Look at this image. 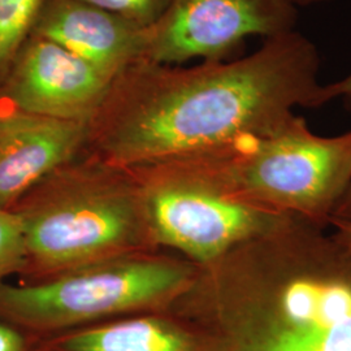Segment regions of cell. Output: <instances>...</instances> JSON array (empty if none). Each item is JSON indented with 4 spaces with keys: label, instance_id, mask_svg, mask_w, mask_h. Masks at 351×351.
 I'll return each instance as SVG.
<instances>
[{
    "label": "cell",
    "instance_id": "6da1fadb",
    "mask_svg": "<svg viewBox=\"0 0 351 351\" xmlns=\"http://www.w3.org/2000/svg\"><path fill=\"white\" fill-rule=\"evenodd\" d=\"M319 53L298 32L234 62L191 68L138 60L113 80L85 152L119 168L226 150L316 107Z\"/></svg>",
    "mask_w": 351,
    "mask_h": 351
},
{
    "label": "cell",
    "instance_id": "7a4b0ae2",
    "mask_svg": "<svg viewBox=\"0 0 351 351\" xmlns=\"http://www.w3.org/2000/svg\"><path fill=\"white\" fill-rule=\"evenodd\" d=\"M175 308L219 351H351V252L288 217L199 267Z\"/></svg>",
    "mask_w": 351,
    "mask_h": 351
},
{
    "label": "cell",
    "instance_id": "3957f363",
    "mask_svg": "<svg viewBox=\"0 0 351 351\" xmlns=\"http://www.w3.org/2000/svg\"><path fill=\"white\" fill-rule=\"evenodd\" d=\"M12 210L24 230L25 274L36 280L132 252L159 250L134 176L85 151L47 176Z\"/></svg>",
    "mask_w": 351,
    "mask_h": 351
},
{
    "label": "cell",
    "instance_id": "277c9868",
    "mask_svg": "<svg viewBox=\"0 0 351 351\" xmlns=\"http://www.w3.org/2000/svg\"><path fill=\"white\" fill-rule=\"evenodd\" d=\"M138 184L151 239L203 267L290 216L245 201L226 177L221 150L129 169Z\"/></svg>",
    "mask_w": 351,
    "mask_h": 351
},
{
    "label": "cell",
    "instance_id": "5b68a950",
    "mask_svg": "<svg viewBox=\"0 0 351 351\" xmlns=\"http://www.w3.org/2000/svg\"><path fill=\"white\" fill-rule=\"evenodd\" d=\"M199 267L158 250L138 251L36 280L0 285V315L39 329L81 326L106 317L172 308Z\"/></svg>",
    "mask_w": 351,
    "mask_h": 351
},
{
    "label": "cell",
    "instance_id": "8992f818",
    "mask_svg": "<svg viewBox=\"0 0 351 351\" xmlns=\"http://www.w3.org/2000/svg\"><path fill=\"white\" fill-rule=\"evenodd\" d=\"M226 177L252 206L326 229L351 184V130L315 134L293 114L272 132L221 151Z\"/></svg>",
    "mask_w": 351,
    "mask_h": 351
},
{
    "label": "cell",
    "instance_id": "52a82bcc",
    "mask_svg": "<svg viewBox=\"0 0 351 351\" xmlns=\"http://www.w3.org/2000/svg\"><path fill=\"white\" fill-rule=\"evenodd\" d=\"M297 16L293 0H172L146 29L141 60L220 62L247 38L294 32Z\"/></svg>",
    "mask_w": 351,
    "mask_h": 351
},
{
    "label": "cell",
    "instance_id": "ba28073f",
    "mask_svg": "<svg viewBox=\"0 0 351 351\" xmlns=\"http://www.w3.org/2000/svg\"><path fill=\"white\" fill-rule=\"evenodd\" d=\"M113 80L50 39L30 36L0 84V101L24 112L90 124Z\"/></svg>",
    "mask_w": 351,
    "mask_h": 351
},
{
    "label": "cell",
    "instance_id": "9c48e42d",
    "mask_svg": "<svg viewBox=\"0 0 351 351\" xmlns=\"http://www.w3.org/2000/svg\"><path fill=\"white\" fill-rule=\"evenodd\" d=\"M88 123L0 107V207L12 210L29 191L85 149Z\"/></svg>",
    "mask_w": 351,
    "mask_h": 351
},
{
    "label": "cell",
    "instance_id": "30bf717a",
    "mask_svg": "<svg viewBox=\"0 0 351 351\" xmlns=\"http://www.w3.org/2000/svg\"><path fill=\"white\" fill-rule=\"evenodd\" d=\"M30 36L50 39L116 78L142 59L146 29L81 0H45Z\"/></svg>",
    "mask_w": 351,
    "mask_h": 351
},
{
    "label": "cell",
    "instance_id": "8fae6325",
    "mask_svg": "<svg viewBox=\"0 0 351 351\" xmlns=\"http://www.w3.org/2000/svg\"><path fill=\"white\" fill-rule=\"evenodd\" d=\"M55 346L59 351H219L213 336L184 316L175 320L156 315L88 326Z\"/></svg>",
    "mask_w": 351,
    "mask_h": 351
},
{
    "label": "cell",
    "instance_id": "7c38bea8",
    "mask_svg": "<svg viewBox=\"0 0 351 351\" xmlns=\"http://www.w3.org/2000/svg\"><path fill=\"white\" fill-rule=\"evenodd\" d=\"M45 0H0V84L30 37Z\"/></svg>",
    "mask_w": 351,
    "mask_h": 351
},
{
    "label": "cell",
    "instance_id": "4fadbf2b",
    "mask_svg": "<svg viewBox=\"0 0 351 351\" xmlns=\"http://www.w3.org/2000/svg\"><path fill=\"white\" fill-rule=\"evenodd\" d=\"M25 237L19 215L0 207V285L14 274H25Z\"/></svg>",
    "mask_w": 351,
    "mask_h": 351
},
{
    "label": "cell",
    "instance_id": "5bb4252c",
    "mask_svg": "<svg viewBox=\"0 0 351 351\" xmlns=\"http://www.w3.org/2000/svg\"><path fill=\"white\" fill-rule=\"evenodd\" d=\"M107 12L116 14L126 21L150 27L167 11L172 0H81Z\"/></svg>",
    "mask_w": 351,
    "mask_h": 351
},
{
    "label": "cell",
    "instance_id": "9a60e30c",
    "mask_svg": "<svg viewBox=\"0 0 351 351\" xmlns=\"http://www.w3.org/2000/svg\"><path fill=\"white\" fill-rule=\"evenodd\" d=\"M337 98H345L346 101L351 99V73L342 80H339L333 84L322 85L317 93L316 107H320L328 101H335Z\"/></svg>",
    "mask_w": 351,
    "mask_h": 351
},
{
    "label": "cell",
    "instance_id": "2e32d148",
    "mask_svg": "<svg viewBox=\"0 0 351 351\" xmlns=\"http://www.w3.org/2000/svg\"><path fill=\"white\" fill-rule=\"evenodd\" d=\"M0 351H26L25 341L17 330L0 323Z\"/></svg>",
    "mask_w": 351,
    "mask_h": 351
},
{
    "label": "cell",
    "instance_id": "e0dca14e",
    "mask_svg": "<svg viewBox=\"0 0 351 351\" xmlns=\"http://www.w3.org/2000/svg\"><path fill=\"white\" fill-rule=\"evenodd\" d=\"M329 226L333 228L330 236L339 242L345 250L351 252V220L349 219H332Z\"/></svg>",
    "mask_w": 351,
    "mask_h": 351
},
{
    "label": "cell",
    "instance_id": "ac0fdd59",
    "mask_svg": "<svg viewBox=\"0 0 351 351\" xmlns=\"http://www.w3.org/2000/svg\"><path fill=\"white\" fill-rule=\"evenodd\" d=\"M346 101L350 106L351 110V99ZM332 219H349V220H351V184L350 186L346 190V193L343 194V197L341 198L339 206L336 207V210L333 213Z\"/></svg>",
    "mask_w": 351,
    "mask_h": 351
},
{
    "label": "cell",
    "instance_id": "d6986e66",
    "mask_svg": "<svg viewBox=\"0 0 351 351\" xmlns=\"http://www.w3.org/2000/svg\"><path fill=\"white\" fill-rule=\"evenodd\" d=\"M297 5L298 4H310V3H315V1H320V0H293Z\"/></svg>",
    "mask_w": 351,
    "mask_h": 351
}]
</instances>
